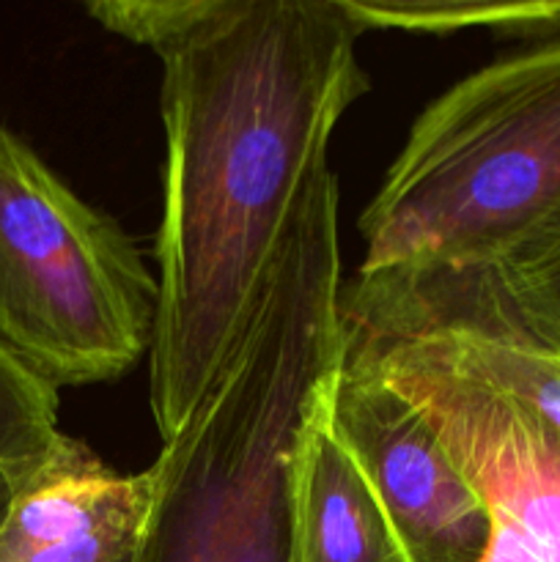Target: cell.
<instances>
[{"label":"cell","mask_w":560,"mask_h":562,"mask_svg":"<svg viewBox=\"0 0 560 562\" xmlns=\"http://www.w3.org/2000/svg\"><path fill=\"white\" fill-rule=\"evenodd\" d=\"M163 60V214L148 395L159 437L195 412L247 333L329 137L371 80L340 0H97Z\"/></svg>","instance_id":"6da1fadb"},{"label":"cell","mask_w":560,"mask_h":562,"mask_svg":"<svg viewBox=\"0 0 560 562\" xmlns=\"http://www.w3.org/2000/svg\"><path fill=\"white\" fill-rule=\"evenodd\" d=\"M338 181L313 170L247 333L146 470L126 562H289V486L313 398L344 366Z\"/></svg>","instance_id":"7a4b0ae2"},{"label":"cell","mask_w":560,"mask_h":562,"mask_svg":"<svg viewBox=\"0 0 560 562\" xmlns=\"http://www.w3.org/2000/svg\"><path fill=\"white\" fill-rule=\"evenodd\" d=\"M560 214V42L434 99L360 214L362 278L486 263Z\"/></svg>","instance_id":"3957f363"},{"label":"cell","mask_w":560,"mask_h":562,"mask_svg":"<svg viewBox=\"0 0 560 562\" xmlns=\"http://www.w3.org/2000/svg\"><path fill=\"white\" fill-rule=\"evenodd\" d=\"M157 300L132 236L0 126V344L55 390L113 382L152 351Z\"/></svg>","instance_id":"277c9868"},{"label":"cell","mask_w":560,"mask_h":562,"mask_svg":"<svg viewBox=\"0 0 560 562\" xmlns=\"http://www.w3.org/2000/svg\"><path fill=\"white\" fill-rule=\"evenodd\" d=\"M344 338L346 355L423 412L483 503L478 562H560V434L421 340L346 327Z\"/></svg>","instance_id":"5b68a950"},{"label":"cell","mask_w":560,"mask_h":562,"mask_svg":"<svg viewBox=\"0 0 560 562\" xmlns=\"http://www.w3.org/2000/svg\"><path fill=\"white\" fill-rule=\"evenodd\" d=\"M340 307L346 329L421 340L560 434V340L516 305L492 261L357 274Z\"/></svg>","instance_id":"8992f818"},{"label":"cell","mask_w":560,"mask_h":562,"mask_svg":"<svg viewBox=\"0 0 560 562\" xmlns=\"http://www.w3.org/2000/svg\"><path fill=\"white\" fill-rule=\"evenodd\" d=\"M335 434L377 494L406 562H478L483 503L432 423L373 368L344 355L329 384Z\"/></svg>","instance_id":"52a82bcc"},{"label":"cell","mask_w":560,"mask_h":562,"mask_svg":"<svg viewBox=\"0 0 560 562\" xmlns=\"http://www.w3.org/2000/svg\"><path fill=\"white\" fill-rule=\"evenodd\" d=\"M148 508V475H121L66 437L0 519V562H126Z\"/></svg>","instance_id":"ba28073f"},{"label":"cell","mask_w":560,"mask_h":562,"mask_svg":"<svg viewBox=\"0 0 560 562\" xmlns=\"http://www.w3.org/2000/svg\"><path fill=\"white\" fill-rule=\"evenodd\" d=\"M335 373L313 398L291 461L289 562H406L377 494L329 420Z\"/></svg>","instance_id":"9c48e42d"},{"label":"cell","mask_w":560,"mask_h":562,"mask_svg":"<svg viewBox=\"0 0 560 562\" xmlns=\"http://www.w3.org/2000/svg\"><path fill=\"white\" fill-rule=\"evenodd\" d=\"M58 390L0 344V519L14 494L58 453Z\"/></svg>","instance_id":"30bf717a"},{"label":"cell","mask_w":560,"mask_h":562,"mask_svg":"<svg viewBox=\"0 0 560 562\" xmlns=\"http://www.w3.org/2000/svg\"><path fill=\"white\" fill-rule=\"evenodd\" d=\"M355 25L366 31L453 33L467 27L560 25V3H500V0H340Z\"/></svg>","instance_id":"8fae6325"},{"label":"cell","mask_w":560,"mask_h":562,"mask_svg":"<svg viewBox=\"0 0 560 562\" xmlns=\"http://www.w3.org/2000/svg\"><path fill=\"white\" fill-rule=\"evenodd\" d=\"M492 263L516 305L560 340V214Z\"/></svg>","instance_id":"7c38bea8"},{"label":"cell","mask_w":560,"mask_h":562,"mask_svg":"<svg viewBox=\"0 0 560 562\" xmlns=\"http://www.w3.org/2000/svg\"><path fill=\"white\" fill-rule=\"evenodd\" d=\"M126 560H130V558H126Z\"/></svg>","instance_id":"4fadbf2b"}]
</instances>
